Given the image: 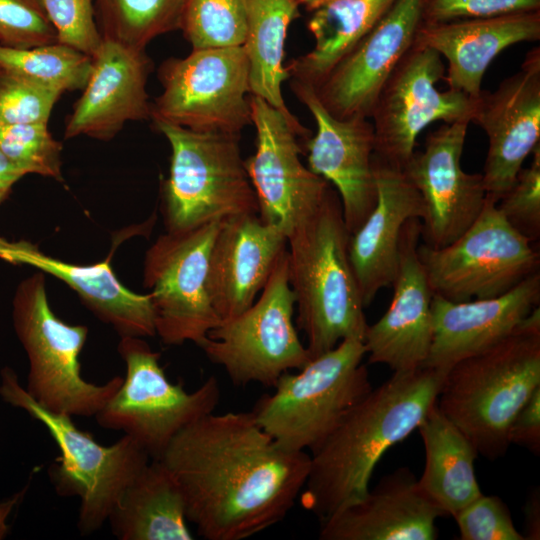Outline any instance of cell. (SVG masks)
Here are the masks:
<instances>
[{"mask_svg":"<svg viewBox=\"0 0 540 540\" xmlns=\"http://www.w3.org/2000/svg\"><path fill=\"white\" fill-rule=\"evenodd\" d=\"M159 460L179 485L187 521L206 540H242L281 522L310 469L309 453L282 448L252 411L198 419Z\"/></svg>","mask_w":540,"mask_h":540,"instance_id":"6da1fadb","label":"cell"},{"mask_svg":"<svg viewBox=\"0 0 540 540\" xmlns=\"http://www.w3.org/2000/svg\"><path fill=\"white\" fill-rule=\"evenodd\" d=\"M445 374L421 367L393 375L355 404L310 455L300 493L320 521L362 499L385 452L418 429Z\"/></svg>","mask_w":540,"mask_h":540,"instance_id":"7a4b0ae2","label":"cell"},{"mask_svg":"<svg viewBox=\"0 0 540 540\" xmlns=\"http://www.w3.org/2000/svg\"><path fill=\"white\" fill-rule=\"evenodd\" d=\"M350 233L331 186L318 208L287 236L288 278L295 295L296 324L310 359L347 338L364 341L368 327L349 260Z\"/></svg>","mask_w":540,"mask_h":540,"instance_id":"3957f363","label":"cell"},{"mask_svg":"<svg viewBox=\"0 0 540 540\" xmlns=\"http://www.w3.org/2000/svg\"><path fill=\"white\" fill-rule=\"evenodd\" d=\"M540 387V308L486 351L453 365L436 404L468 438L478 455L503 457L510 426Z\"/></svg>","mask_w":540,"mask_h":540,"instance_id":"277c9868","label":"cell"},{"mask_svg":"<svg viewBox=\"0 0 540 540\" xmlns=\"http://www.w3.org/2000/svg\"><path fill=\"white\" fill-rule=\"evenodd\" d=\"M0 395L42 423L56 443L60 454L50 465L48 475L60 497L79 498L80 534L101 529L127 486L151 460L146 451L127 435L110 446L99 444L78 429L71 416L37 404L11 368L1 371Z\"/></svg>","mask_w":540,"mask_h":540,"instance_id":"5b68a950","label":"cell"},{"mask_svg":"<svg viewBox=\"0 0 540 540\" xmlns=\"http://www.w3.org/2000/svg\"><path fill=\"white\" fill-rule=\"evenodd\" d=\"M365 355L363 340L347 338L284 373L251 410L258 424L282 448L312 451L371 391Z\"/></svg>","mask_w":540,"mask_h":540,"instance_id":"8992f818","label":"cell"},{"mask_svg":"<svg viewBox=\"0 0 540 540\" xmlns=\"http://www.w3.org/2000/svg\"><path fill=\"white\" fill-rule=\"evenodd\" d=\"M154 124L171 147L169 174L162 189L166 231L180 232L214 220L258 214L256 194L241 155L240 135Z\"/></svg>","mask_w":540,"mask_h":540,"instance_id":"52a82bcc","label":"cell"},{"mask_svg":"<svg viewBox=\"0 0 540 540\" xmlns=\"http://www.w3.org/2000/svg\"><path fill=\"white\" fill-rule=\"evenodd\" d=\"M12 317L29 361L25 387L29 396L54 413L95 417L119 389L123 377L114 376L100 385L82 377L79 355L88 328L67 324L54 314L42 272L19 284Z\"/></svg>","mask_w":540,"mask_h":540,"instance_id":"ba28073f","label":"cell"},{"mask_svg":"<svg viewBox=\"0 0 540 540\" xmlns=\"http://www.w3.org/2000/svg\"><path fill=\"white\" fill-rule=\"evenodd\" d=\"M118 352L126 374L95 419L100 427L124 432L151 460H159L181 430L214 412L219 383L210 376L192 392L172 383L160 365V353L141 337H121Z\"/></svg>","mask_w":540,"mask_h":540,"instance_id":"9c48e42d","label":"cell"},{"mask_svg":"<svg viewBox=\"0 0 540 540\" xmlns=\"http://www.w3.org/2000/svg\"><path fill=\"white\" fill-rule=\"evenodd\" d=\"M259 297L246 310L221 322L199 345L223 367L235 386L273 387L309 360L294 324L295 295L289 284L287 248L280 254Z\"/></svg>","mask_w":540,"mask_h":540,"instance_id":"30bf717a","label":"cell"},{"mask_svg":"<svg viewBox=\"0 0 540 540\" xmlns=\"http://www.w3.org/2000/svg\"><path fill=\"white\" fill-rule=\"evenodd\" d=\"M531 240L506 220L486 195L475 221L441 248L418 245V256L433 295L453 302L500 296L539 271Z\"/></svg>","mask_w":540,"mask_h":540,"instance_id":"8fae6325","label":"cell"},{"mask_svg":"<svg viewBox=\"0 0 540 540\" xmlns=\"http://www.w3.org/2000/svg\"><path fill=\"white\" fill-rule=\"evenodd\" d=\"M158 76L162 91L151 103L153 122L231 135L252 123L242 46L192 49L184 58L165 60Z\"/></svg>","mask_w":540,"mask_h":540,"instance_id":"7c38bea8","label":"cell"},{"mask_svg":"<svg viewBox=\"0 0 540 540\" xmlns=\"http://www.w3.org/2000/svg\"><path fill=\"white\" fill-rule=\"evenodd\" d=\"M221 220L160 235L147 250L144 286L150 290L156 335L167 345L199 346L221 318L208 293L210 251Z\"/></svg>","mask_w":540,"mask_h":540,"instance_id":"4fadbf2b","label":"cell"},{"mask_svg":"<svg viewBox=\"0 0 540 540\" xmlns=\"http://www.w3.org/2000/svg\"><path fill=\"white\" fill-rule=\"evenodd\" d=\"M444 73L436 51L412 45L383 86L370 117L376 158L403 170L428 125L471 122L476 98L449 88L438 90L435 85Z\"/></svg>","mask_w":540,"mask_h":540,"instance_id":"5bb4252c","label":"cell"},{"mask_svg":"<svg viewBox=\"0 0 540 540\" xmlns=\"http://www.w3.org/2000/svg\"><path fill=\"white\" fill-rule=\"evenodd\" d=\"M250 107L255 152L244 162L256 194L258 215L288 236L318 208L332 185L300 159L303 151L297 137L308 139L307 128L296 127L259 97L250 96Z\"/></svg>","mask_w":540,"mask_h":540,"instance_id":"9a60e30c","label":"cell"},{"mask_svg":"<svg viewBox=\"0 0 540 540\" xmlns=\"http://www.w3.org/2000/svg\"><path fill=\"white\" fill-rule=\"evenodd\" d=\"M469 122L444 123L403 168L423 203L421 238L441 248L462 235L481 212L486 190L481 173L461 168Z\"/></svg>","mask_w":540,"mask_h":540,"instance_id":"2e32d148","label":"cell"},{"mask_svg":"<svg viewBox=\"0 0 540 540\" xmlns=\"http://www.w3.org/2000/svg\"><path fill=\"white\" fill-rule=\"evenodd\" d=\"M471 122L488 139L483 168L486 195L496 202L513 185L525 159L540 144V48H532L520 69L494 91L476 98Z\"/></svg>","mask_w":540,"mask_h":540,"instance_id":"e0dca14e","label":"cell"},{"mask_svg":"<svg viewBox=\"0 0 540 540\" xmlns=\"http://www.w3.org/2000/svg\"><path fill=\"white\" fill-rule=\"evenodd\" d=\"M291 88L316 123V133L305 142L307 167L337 191L346 227L352 234L365 221L377 199L372 122L368 118L332 116L310 84L291 79Z\"/></svg>","mask_w":540,"mask_h":540,"instance_id":"ac0fdd59","label":"cell"},{"mask_svg":"<svg viewBox=\"0 0 540 540\" xmlns=\"http://www.w3.org/2000/svg\"><path fill=\"white\" fill-rule=\"evenodd\" d=\"M423 0H396L385 15L315 88L338 119H370L391 73L414 44Z\"/></svg>","mask_w":540,"mask_h":540,"instance_id":"d6986e66","label":"cell"},{"mask_svg":"<svg viewBox=\"0 0 540 540\" xmlns=\"http://www.w3.org/2000/svg\"><path fill=\"white\" fill-rule=\"evenodd\" d=\"M421 221L409 219L403 226L393 296L387 311L368 325L364 344L370 364H384L393 372L421 368L430 351L433 293L418 256Z\"/></svg>","mask_w":540,"mask_h":540,"instance_id":"ffe728a7","label":"cell"},{"mask_svg":"<svg viewBox=\"0 0 540 540\" xmlns=\"http://www.w3.org/2000/svg\"><path fill=\"white\" fill-rule=\"evenodd\" d=\"M92 71L66 120L64 138H114L129 121L149 119L146 90L151 60L145 50L104 40L92 56Z\"/></svg>","mask_w":540,"mask_h":540,"instance_id":"44dd1931","label":"cell"},{"mask_svg":"<svg viewBox=\"0 0 540 540\" xmlns=\"http://www.w3.org/2000/svg\"><path fill=\"white\" fill-rule=\"evenodd\" d=\"M539 304L540 271L497 297L453 302L433 295L432 343L422 367L446 374L510 335Z\"/></svg>","mask_w":540,"mask_h":540,"instance_id":"7402d4cb","label":"cell"},{"mask_svg":"<svg viewBox=\"0 0 540 540\" xmlns=\"http://www.w3.org/2000/svg\"><path fill=\"white\" fill-rule=\"evenodd\" d=\"M286 246L285 232L258 214L221 220L207 274L209 297L221 320L252 305Z\"/></svg>","mask_w":540,"mask_h":540,"instance_id":"603a6c76","label":"cell"},{"mask_svg":"<svg viewBox=\"0 0 540 540\" xmlns=\"http://www.w3.org/2000/svg\"><path fill=\"white\" fill-rule=\"evenodd\" d=\"M444 513L424 494L410 468L384 476L359 501L320 521L321 540H434Z\"/></svg>","mask_w":540,"mask_h":540,"instance_id":"cb8c5ba5","label":"cell"},{"mask_svg":"<svg viewBox=\"0 0 540 540\" xmlns=\"http://www.w3.org/2000/svg\"><path fill=\"white\" fill-rule=\"evenodd\" d=\"M377 199L360 227L350 234L348 254L364 307L377 293L391 286L398 266L404 224L423 216L419 192L402 169L374 155Z\"/></svg>","mask_w":540,"mask_h":540,"instance_id":"d4e9b609","label":"cell"},{"mask_svg":"<svg viewBox=\"0 0 540 540\" xmlns=\"http://www.w3.org/2000/svg\"><path fill=\"white\" fill-rule=\"evenodd\" d=\"M540 39V11L419 25L414 43L447 61L448 88L477 98L484 73L506 48Z\"/></svg>","mask_w":540,"mask_h":540,"instance_id":"484cf974","label":"cell"},{"mask_svg":"<svg viewBox=\"0 0 540 540\" xmlns=\"http://www.w3.org/2000/svg\"><path fill=\"white\" fill-rule=\"evenodd\" d=\"M0 259L33 266L63 281L120 337L156 335L149 294H137L126 288L114 274L108 258L92 265H79L48 256L30 242L0 238Z\"/></svg>","mask_w":540,"mask_h":540,"instance_id":"4316f807","label":"cell"},{"mask_svg":"<svg viewBox=\"0 0 540 540\" xmlns=\"http://www.w3.org/2000/svg\"><path fill=\"white\" fill-rule=\"evenodd\" d=\"M108 521L120 540L193 539L179 485L161 460H150L132 480Z\"/></svg>","mask_w":540,"mask_h":540,"instance_id":"83f0119b","label":"cell"},{"mask_svg":"<svg viewBox=\"0 0 540 540\" xmlns=\"http://www.w3.org/2000/svg\"><path fill=\"white\" fill-rule=\"evenodd\" d=\"M417 430L425 450L419 486L444 515L454 516L482 494L474 467L478 453L436 402Z\"/></svg>","mask_w":540,"mask_h":540,"instance_id":"f1b7e54d","label":"cell"},{"mask_svg":"<svg viewBox=\"0 0 540 540\" xmlns=\"http://www.w3.org/2000/svg\"><path fill=\"white\" fill-rule=\"evenodd\" d=\"M395 1L325 0L312 9L307 29L314 47L286 66L290 78L318 87Z\"/></svg>","mask_w":540,"mask_h":540,"instance_id":"f546056e","label":"cell"},{"mask_svg":"<svg viewBox=\"0 0 540 540\" xmlns=\"http://www.w3.org/2000/svg\"><path fill=\"white\" fill-rule=\"evenodd\" d=\"M300 5L298 0H249L242 47L249 65L250 94L281 111L296 127L306 129L282 96V84L290 78L283 64L285 43Z\"/></svg>","mask_w":540,"mask_h":540,"instance_id":"4dcf8cb0","label":"cell"},{"mask_svg":"<svg viewBox=\"0 0 540 540\" xmlns=\"http://www.w3.org/2000/svg\"><path fill=\"white\" fill-rule=\"evenodd\" d=\"M189 0H94L104 40L145 50L155 38L179 30Z\"/></svg>","mask_w":540,"mask_h":540,"instance_id":"1f68e13d","label":"cell"},{"mask_svg":"<svg viewBox=\"0 0 540 540\" xmlns=\"http://www.w3.org/2000/svg\"><path fill=\"white\" fill-rule=\"evenodd\" d=\"M0 65L62 93L82 90L92 71V56L60 42L17 49L0 45Z\"/></svg>","mask_w":540,"mask_h":540,"instance_id":"d6a6232c","label":"cell"},{"mask_svg":"<svg viewBox=\"0 0 540 540\" xmlns=\"http://www.w3.org/2000/svg\"><path fill=\"white\" fill-rule=\"evenodd\" d=\"M249 0H189L180 30L192 49L242 46Z\"/></svg>","mask_w":540,"mask_h":540,"instance_id":"836d02e7","label":"cell"},{"mask_svg":"<svg viewBox=\"0 0 540 540\" xmlns=\"http://www.w3.org/2000/svg\"><path fill=\"white\" fill-rule=\"evenodd\" d=\"M0 150L27 174L62 181V144L47 124H0Z\"/></svg>","mask_w":540,"mask_h":540,"instance_id":"e575fe53","label":"cell"},{"mask_svg":"<svg viewBox=\"0 0 540 540\" xmlns=\"http://www.w3.org/2000/svg\"><path fill=\"white\" fill-rule=\"evenodd\" d=\"M62 94L0 65V124H48Z\"/></svg>","mask_w":540,"mask_h":540,"instance_id":"d590c367","label":"cell"},{"mask_svg":"<svg viewBox=\"0 0 540 540\" xmlns=\"http://www.w3.org/2000/svg\"><path fill=\"white\" fill-rule=\"evenodd\" d=\"M56 42L41 0H0V45L27 49Z\"/></svg>","mask_w":540,"mask_h":540,"instance_id":"8d00e7d4","label":"cell"},{"mask_svg":"<svg viewBox=\"0 0 540 540\" xmlns=\"http://www.w3.org/2000/svg\"><path fill=\"white\" fill-rule=\"evenodd\" d=\"M531 154L529 167L521 168L497 207L510 225L535 242L540 238V144Z\"/></svg>","mask_w":540,"mask_h":540,"instance_id":"74e56055","label":"cell"},{"mask_svg":"<svg viewBox=\"0 0 540 540\" xmlns=\"http://www.w3.org/2000/svg\"><path fill=\"white\" fill-rule=\"evenodd\" d=\"M55 28L58 42L93 56L103 38L94 8V0H41Z\"/></svg>","mask_w":540,"mask_h":540,"instance_id":"f35d334b","label":"cell"},{"mask_svg":"<svg viewBox=\"0 0 540 540\" xmlns=\"http://www.w3.org/2000/svg\"><path fill=\"white\" fill-rule=\"evenodd\" d=\"M453 517L461 540H525L508 506L496 495L481 494Z\"/></svg>","mask_w":540,"mask_h":540,"instance_id":"ab89813d","label":"cell"},{"mask_svg":"<svg viewBox=\"0 0 540 540\" xmlns=\"http://www.w3.org/2000/svg\"><path fill=\"white\" fill-rule=\"evenodd\" d=\"M540 11V0H423L422 21L444 22Z\"/></svg>","mask_w":540,"mask_h":540,"instance_id":"60d3db41","label":"cell"},{"mask_svg":"<svg viewBox=\"0 0 540 540\" xmlns=\"http://www.w3.org/2000/svg\"><path fill=\"white\" fill-rule=\"evenodd\" d=\"M510 444L520 445L535 455L540 453V387L514 418L509 429Z\"/></svg>","mask_w":540,"mask_h":540,"instance_id":"b9f144b4","label":"cell"},{"mask_svg":"<svg viewBox=\"0 0 540 540\" xmlns=\"http://www.w3.org/2000/svg\"><path fill=\"white\" fill-rule=\"evenodd\" d=\"M525 514V540L540 539V489H532L524 507Z\"/></svg>","mask_w":540,"mask_h":540,"instance_id":"7bdbcfd3","label":"cell"},{"mask_svg":"<svg viewBox=\"0 0 540 540\" xmlns=\"http://www.w3.org/2000/svg\"><path fill=\"white\" fill-rule=\"evenodd\" d=\"M26 174L0 150V202L8 197L14 184Z\"/></svg>","mask_w":540,"mask_h":540,"instance_id":"ee69618b","label":"cell"},{"mask_svg":"<svg viewBox=\"0 0 540 540\" xmlns=\"http://www.w3.org/2000/svg\"><path fill=\"white\" fill-rule=\"evenodd\" d=\"M300 2V4L306 6V8L311 11L312 9H314L315 7H317L318 5H320L323 0H298Z\"/></svg>","mask_w":540,"mask_h":540,"instance_id":"f6af8a7d","label":"cell"},{"mask_svg":"<svg viewBox=\"0 0 540 540\" xmlns=\"http://www.w3.org/2000/svg\"><path fill=\"white\" fill-rule=\"evenodd\" d=\"M324 1H325V0H323V2H324Z\"/></svg>","mask_w":540,"mask_h":540,"instance_id":"bcb514c9","label":"cell"}]
</instances>
